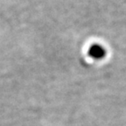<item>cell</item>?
<instances>
[{
  "label": "cell",
  "mask_w": 126,
  "mask_h": 126,
  "mask_svg": "<svg viewBox=\"0 0 126 126\" xmlns=\"http://www.w3.org/2000/svg\"><path fill=\"white\" fill-rule=\"evenodd\" d=\"M88 54L92 59L100 61L106 57L107 50L104 47H102L100 44H93L88 50Z\"/></svg>",
  "instance_id": "6da1fadb"
}]
</instances>
